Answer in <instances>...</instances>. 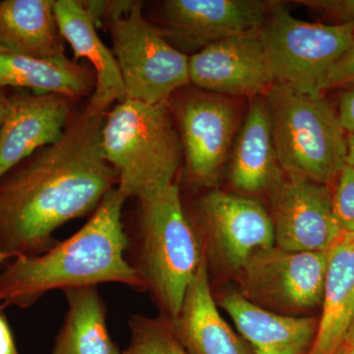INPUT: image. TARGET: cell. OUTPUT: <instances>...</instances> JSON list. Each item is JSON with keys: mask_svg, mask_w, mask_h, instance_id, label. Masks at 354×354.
<instances>
[{"mask_svg": "<svg viewBox=\"0 0 354 354\" xmlns=\"http://www.w3.org/2000/svg\"><path fill=\"white\" fill-rule=\"evenodd\" d=\"M337 118L342 129L354 137V85L344 88L339 95Z\"/></svg>", "mask_w": 354, "mask_h": 354, "instance_id": "cell-27", "label": "cell"}, {"mask_svg": "<svg viewBox=\"0 0 354 354\" xmlns=\"http://www.w3.org/2000/svg\"><path fill=\"white\" fill-rule=\"evenodd\" d=\"M220 304L254 354H307L315 339V317L276 313L234 291L223 295Z\"/></svg>", "mask_w": 354, "mask_h": 354, "instance_id": "cell-15", "label": "cell"}, {"mask_svg": "<svg viewBox=\"0 0 354 354\" xmlns=\"http://www.w3.org/2000/svg\"><path fill=\"white\" fill-rule=\"evenodd\" d=\"M11 259H13V258L10 257V256L0 253V271H1L2 265L6 264V263Z\"/></svg>", "mask_w": 354, "mask_h": 354, "instance_id": "cell-32", "label": "cell"}, {"mask_svg": "<svg viewBox=\"0 0 354 354\" xmlns=\"http://www.w3.org/2000/svg\"><path fill=\"white\" fill-rule=\"evenodd\" d=\"M171 326L177 339L189 354H254L249 344L230 327L218 311L212 293L205 252L196 276L186 292L178 318Z\"/></svg>", "mask_w": 354, "mask_h": 354, "instance_id": "cell-16", "label": "cell"}, {"mask_svg": "<svg viewBox=\"0 0 354 354\" xmlns=\"http://www.w3.org/2000/svg\"><path fill=\"white\" fill-rule=\"evenodd\" d=\"M261 36L274 83L318 95L325 77L353 43L354 26L299 20L274 1Z\"/></svg>", "mask_w": 354, "mask_h": 354, "instance_id": "cell-7", "label": "cell"}, {"mask_svg": "<svg viewBox=\"0 0 354 354\" xmlns=\"http://www.w3.org/2000/svg\"><path fill=\"white\" fill-rule=\"evenodd\" d=\"M74 100L59 94L16 92L8 97L0 130V178L39 149L55 144L71 120Z\"/></svg>", "mask_w": 354, "mask_h": 354, "instance_id": "cell-14", "label": "cell"}, {"mask_svg": "<svg viewBox=\"0 0 354 354\" xmlns=\"http://www.w3.org/2000/svg\"><path fill=\"white\" fill-rule=\"evenodd\" d=\"M106 113L84 109L55 144L0 178V253L35 257L58 243L65 223L93 214L118 176L102 151Z\"/></svg>", "mask_w": 354, "mask_h": 354, "instance_id": "cell-1", "label": "cell"}, {"mask_svg": "<svg viewBox=\"0 0 354 354\" xmlns=\"http://www.w3.org/2000/svg\"><path fill=\"white\" fill-rule=\"evenodd\" d=\"M67 311L53 354H121L106 326V302L97 286L64 291Z\"/></svg>", "mask_w": 354, "mask_h": 354, "instance_id": "cell-22", "label": "cell"}, {"mask_svg": "<svg viewBox=\"0 0 354 354\" xmlns=\"http://www.w3.org/2000/svg\"><path fill=\"white\" fill-rule=\"evenodd\" d=\"M333 211L342 234H354V169L346 164L333 192Z\"/></svg>", "mask_w": 354, "mask_h": 354, "instance_id": "cell-24", "label": "cell"}, {"mask_svg": "<svg viewBox=\"0 0 354 354\" xmlns=\"http://www.w3.org/2000/svg\"><path fill=\"white\" fill-rule=\"evenodd\" d=\"M337 354H354V344L344 342V346L339 348Z\"/></svg>", "mask_w": 354, "mask_h": 354, "instance_id": "cell-31", "label": "cell"}, {"mask_svg": "<svg viewBox=\"0 0 354 354\" xmlns=\"http://www.w3.org/2000/svg\"><path fill=\"white\" fill-rule=\"evenodd\" d=\"M4 309L0 305V354H19Z\"/></svg>", "mask_w": 354, "mask_h": 354, "instance_id": "cell-28", "label": "cell"}, {"mask_svg": "<svg viewBox=\"0 0 354 354\" xmlns=\"http://www.w3.org/2000/svg\"><path fill=\"white\" fill-rule=\"evenodd\" d=\"M187 87L174 95L169 106L183 143L186 178L197 187H209L227 162L236 113L227 97Z\"/></svg>", "mask_w": 354, "mask_h": 354, "instance_id": "cell-9", "label": "cell"}, {"mask_svg": "<svg viewBox=\"0 0 354 354\" xmlns=\"http://www.w3.org/2000/svg\"><path fill=\"white\" fill-rule=\"evenodd\" d=\"M169 104L118 102L104 118V158L128 199L148 200L176 184L184 160L180 135Z\"/></svg>", "mask_w": 354, "mask_h": 354, "instance_id": "cell-4", "label": "cell"}, {"mask_svg": "<svg viewBox=\"0 0 354 354\" xmlns=\"http://www.w3.org/2000/svg\"><path fill=\"white\" fill-rule=\"evenodd\" d=\"M354 85V39L353 43L325 77L321 90Z\"/></svg>", "mask_w": 354, "mask_h": 354, "instance_id": "cell-26", "label": "cell"}, {"mask_svg": "<svg viewBox=\"0 0 354 354\" xmlns=\"http://www.w3.org/2000/svg\"><path fill=\"white\" fill-rule=\"evenodd\" d=\"M138 203L135 218L123 225L125 259L152 295L162 318L172 324L178 318L204 251L178 184Z\"/></svg>", "mask_w": 354, "mask_h": 354, "instance_id": "cell-3", "label": "cell"}, {"mask_svg": "<svg viewBox=\"0 0 354 354\" xmlns=\"http://www.w3.org/2000/svg\"><path fill=\"white\" fill-rule=\"evenodd\" d=\"M274 243L292 252L330 250L342 234L333 211L330 186L293 174L272 191Z\"/></svg>", "mask_w": 354, "mask_h": 354, "instance_id": "cell-11", "label": "cell"}, {"mask_svg": "<svg viewBox=\"0 0 354 354\" xmlns=\"http://www.w3.org/2000/svg\"><path fill=\"white\" fill-rule=\"evenodd\" d=\"M322 315L307 354H337L354 324V234H344L330 253Z\"/></svg>", "mask_w": 354, "mask_h": 354, "instance_id": "cell-20", "label": "cell"}, {"mask_svg": "<svg viewBox=\"0 0 354 354\" xmlns=\"http://www.w3.org/2000/svg\"><path fill=\"white\" fill-rule=\"evenodd\" d=\"M190 221L198 236H204L218 259L234 272L253 254L276 246L271 215L251 198L211 191L195 203Z\"/></svg>", "mask_w": 354, "mask_h": 354, "instance_id": "cell-10", "label": "cell"}, {"mask_svg": "<svg viewBox=\"0 0 354 354\" xmlns=\"http://www.w3.org/2000/svg\"><path fill=\"white\" fill-rule=\"evenodd\" d=\"M143 6L133 1L127 12L109 21L113 53L125 99L153 106L169 104L176 92L190 85L189 57L146 19Z\"/></svg>", "mask_w": 354, "mask_h": 354, "instance_id": "cell-6", "label": "cell"}, {"mask_svg": "<svg viewBox=\"0 0 354 354\" xmlns=\"http://www.w3.org/2000/svg\"><path fill=\"white\" fill-rule=\"evenodd\" d=\"M353 325H354V324H353Z\"/></svg>", "mask_w": 354, "mask_h": 354, "instance_id": "cell-34", "label": "cell"}, {"mask_svg": "<svg viewBox=\"0 0 354 354\" xmlns=\"http://www.w3.org/2000/svg\"><path fill=\"white\" fill-rule=\"evenodd\" d=\"M330 250L292 252L274 246L258 251L236 272L239 293L283 315L310 311L322 304Z\"/></svg>", "mask_w": 354, "mask_h": 354, "instance_id": "cell-8", "label": "cell"}, {"mask_svg": "<svg viewBox=\"0 0 354 354\" xmlns=\"http://www.w3.org/2000/svg\"><path fill=\"white\" fill-rule=\"evenodd\" d=\"M190 84L213 94L253 97L274 84L260 29L221 39L189 55Z\"/></svg>", "mask_w": 354, "mask_h": 354, "instance_id": "cell-13", "label": "cell"}, {"mask_svg": "<svg viewBox=\"0 0 354 354\" xmlns=\"http://www.w3.org/2000/svg\"><path fill=\"white\" fill-rule=\"evenodd\" d=\"M297 3L315 9L335 25L354 26V0H301Z\"/></svg>", "mask_w": 354, "mask_h": 354, "instance_id": "cell-25", "label": "cell"}, {"mask_svg": "<svg viewBox=\"0 0 354 354\" xmlns=\"http://www.w3.org/2000/svg\"><path fill=\"white\" fill-rule=\"evenodd\" d=\"M274 1L167 0L162 2L165 36L177 50L197 51L265 24ZM192 53V55H193Z\"/></svg>", "mask_w": 354, "mask_h": 354, "instance_id": "cell-12", "label": "cell"}, {"mask_svg": "<svg viewBox=\"0 0 354 354\" xmlns=\"http://www.w3.org/2000/svg\"><path fill=\"white\" fill-rule=\"evenodd\" d=\"M272 139L271 115L265 95L253 97L235 142L230 180L247 194L271 192L283 178Z\"/></svg>", "mask_w": 354, "mask_h": 354, "instance_id": "cell-18", "label": "cell"}, {"mask_svg": "<svg viewBox=\"0 0 354 354\" xmlns=\"http://www.w3.org/2000/svg\"><path fill=\"white\" fill-rule=\"evenodd\" d=\"M128 326L130 342L121 354H189L167 319L131 315Z\"/></svg>", "mask_w": 354, "mask_h": 354, "instance_id": "cell-23", "label": "cell"}, {"mask_svg": "<svg viewBox=\"0 0 354 354\" xmlns=\"http://www.w3.org/2000/svg\"><path fill=\"white\" fill-rule=\"evenodd\" d=\"M346 342H351V344H354V325L351 330H349L348 337H346Z\"/></svg>", "mask_w": 354, "mask_h": 354, "instance_id": "cell-33", "label": "cell"}, {"mask_svg": "<svg viewBox=\"0 0 354 354\" xmlns=\"http://www.w3.org/2000/svg\"><path fill=\"white\" fill-rule=\"evenodd\" d=\"M95 76L69 58L41 59L0 53V87L28 88L35 94H59L74 101L92 95Z\"/></svg>", "mask_w": 354, "mask_h": 354, "instance_id": "cell-21", "label": "cell"}, {"mask_svg": "<svg viewBox=\"0 0 354 354\" xmlns=\"http://www.w3.org/2000/svg\"><path fill=\"white\" fill-rule=\"evenodd\" d=\"M55 1H0V53L41 59L66 57Z\"/></svg>", "mask_w": 354, "mask_h": 354, "instance_id": "cell-19", "label": "cell"}, {"mask_svg": "<svg viewBox=\"0 0 354 354\" xmlns=\"http://www.w3.org/2000/svg\"><path fill=\"white\" fill-rule=\"evenodd\" d=\"M127 198L109 191L76 234L35 257H15L0 271V305L29 308L50 291L120 283L145 291L125 259L122 212Z\"/></svg>", "mask_w": 354, "mask_h": 354, "instance_id": "cell-2", "label": "cell"}, {"mask_svg": "<svg viewBox=\"0 0 354 354\" xmlns=\"http://www.w3.org/2000/svg\"><path fill=\"white\" fill-rule=\"evenodd\" d=\"M7 101H8V97L4 94L3 88L0 87V130L3 125L4 120H6Z\"/></svg>", "mask_w": 354, "mask_h": 354, "instance_id": "cell-29", "label": "cell"}, {"mask_svg": "<svg viewBox=\"0 0 354 354\" xmlns=\"http://www.w3.org/2000/svg\"><path fill=\"white\" fill-rule=\"evenodd\" d=\"M55 12L64 41L71 46L74 62L85 58L95 70V90L86 109L106 113L115 102L125 99L124 86L113 50L106 46L82 2L55 0Z\"/></svg>", "mask_w": 354, "mask_h": 354, "instance_id": "cell-17", "label": "cell"}, {"mask_svg": "<svg viewBox=\"0 0 354 354\" xmlns=\"http://www.w3.org/2000/svg\"><path fill=\"white\" fill-rule=\"evenodd\" d=\"M264 95L283 172L328 186L337 181L346 164L348 135L327 100L277 83Z\"/></svg>", "mask_w": 354, "mask_h": 354, "instance_id": "cell-5", "label": "cell"}, {"mask_svg": "<svg viewBox=\"0 0 354 354\" xmlns=\"http://www.w3.org/2000/svg\"><path fill=\"white\" fill-rule=\"evenodd\" d=\"M346 165L354 169V137L348 135V156Z\"/></svg>", "mask_w": 354, "mask_h": 354, "instance_id": "cell-30", "label": "cell"}]
</instances>
